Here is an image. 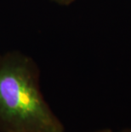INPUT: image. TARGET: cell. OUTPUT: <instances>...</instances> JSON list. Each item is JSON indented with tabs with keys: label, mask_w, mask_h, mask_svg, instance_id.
<instances>
[{
	"label": "cell",
	"mask_w": 131,
	"mask_h": 132,
	"mask_svg": "<svg viewBox=\"0 0 131 132\" xmlns=\"http://www.w3.org/2000/svg\"><path fill=\"white\" fill-rule=\"evenodd\" d=\"M40 68L20 50L0 55V132H66L41 89Z\"/></svg>",
	"instance_id": "obj_1"
},
{
	"label": "cell",
	"mask_w": 131,
	"mask_h": 132,
	"mask_svg": "<svg viewBox=\"0 0 131 132\" xmlns=\"http://www.w3.org/2000/svg\"><path fill=\"white\" fill-rule=\"evenodd\" d=\"M50 1L60 6H69L76 0H50Z\"/></svg>",
	"instance_id": "obj_2"
},
{
	"label": "cell",
	"mask_w": 131,
	"mask_h": 132,
	"mask_svg": "<svg viewBox=\"0 0 131 132\" xmlns=\"http://www.w3.org/2000/svg\"><path fill=\"white\" fill-rule=\"evenodd\" d=\"M112 130L109 128H104V129H99V130H94L92 131H89V132H111Z\"/></svg>",
	"instance_id": "obj_3"
},
{
	"label": "cell",
	"mask_w": 131,
	"mask_h": 132,
	"mask_svg": "<svg viewBox=\"0 0 131 132\" xmlns=\"http://www.w3.org/2000/svg\"><path fill=\"white\" fill-rule=\"evenodd\" d=\"M111 132H131V126L130 127H126V128H124V129H121V130H113Z\"/></svg>",
	"instance_id": "obj_4"
},
{
	"label": "cell",
	"mask_w": 131,
	"mask_h": 132,
	"mask_svg": "<svg viewBox=\"0 0 131 132\" xmlns=\"http://www.w3.org/2000/svg\"><path fill=\"white\" fill-rule=\"evenodd\" d=\"M1 54H2V53H1V51H0V55H1Z\"/></svg>",
	"instance_id": "obj_5"
}]
</instances>
